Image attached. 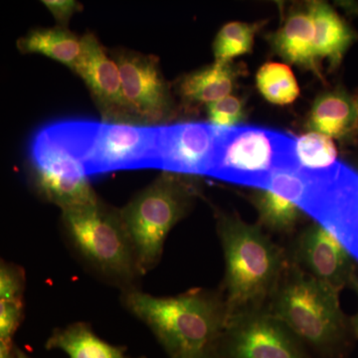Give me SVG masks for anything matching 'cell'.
<instances>
[{"mask_svg":"<svg viewBox=\"0 0 358 358\" xmlns=\"http://www.w3.org/2000/svg\"><path fill=\"white\" fill-rule=\"evenodd\" d=\"M22 317L20 299L0 300V339H10Z\"/></svg>","mask_w":358,"mask_h":358,"instance_id":"26","label":"cell"},{"mask_svg":"<svg viewBox=\"0 0 358 358\" xmlns=\"http://www.w3.org/2000/svg\"><path fill=\"white\" fill-rule=\"evenodd\" d=\"M42 3L48 8L61 27L64 28L72 16L83 9L82 4L74 0H46Z\"/></svg>","mask_w":358,"mask_h":358,"instance_id":"28","label":"cell"},{"mask_svg":"<svg viewBox=\"0 0 358 358\" xmlns=\"http://www.w3.org/2000/svg\"><path fill=\"white\" fill-rule=\"evenodd\" d=\"M29 160L33 181L40 194L62 211L98 201L79 160L42 129L30 141Z\"/></svg>","mask_w":358,"mask_h":358,"instance_id":"9","label":"cell"},{"mask_svg":"<svg viewBox=\"0 0 358 358\" xmlns=\"http://www.w3.org/2000/svg\"><path fill=\"white\" fill-rule=\"evenodd\" d=\"M237 76V68L232 63L215 62L183 77L178 93L185 102L209 105L229 96Z\"/></svg>","mask_w":358,"mask_h":358,"instance_id":"18","label":"cell"},{"mask_svg":"<svg viewBox=\"0 0 358 358\" xmlns=\"http://www.w3.org/2000/svg\"><path fill=\"white\" fill-rule=\"evenodd\" d=\"M308 127L331 138H345L358 129L355 100L343 91L322 94L313 103Z\"/></svg>","mask_w":358,"mask_h":358,"instance_id":"16","label":"cell"},{"mask_svg":"<svg viewBox=\"0 0 358 358\" xmlns=\"http://www.w3.org/2000/svg\"><path fill=\"white\" fill-rule=\"evenodd\" d=\"M301 210L331 231L358 263V171L343 162L310 171Z\"/></svg>","mask_w":358,"mask_h":358,"instance_id":"8","label":"cell"},{"mask_svg":"<svg viewBox=\"0 0 358 358\" xmlns=\"http://www.w3.org/2000/svg\"><path fill=\"white\" fill-rule=\"evenodd\" d=\"M250 199L258 211L260 223L273 232L291 234L305 215L293 202L267 189L255 188Z\"/></svg>","mask_w":358,"mask_h":358,"instance_id":"21","label":"cell"},{"mask_svg":"<svg viewBox=\"0 0 358 358\" xmlns=\"http://www.w3.org/2000/svg\"><path fill=\"white\" fill-rule=\"evenodd\" d=\"M109 53L119 68L122 98L131 124L159 127L173 120L176 106L159 59L124 48Z\"/></svg>","mask_w":358,"mask_h":358,"instance_id":"10","label":"cell"},{"mask_svg":"<svg viewBox=\"0 0 358 358\" xmlns=\"http://www.w3.org/2000/svg\"><path fill=\"white\" fill-rule=\"evenodd\" d=\"M308 9L315 27V50L317 60L327 59L331 67H336L355 40V33L329 4L312 2Z\"/></svg>","mask_w":358,"mask_h":358,"instance_id":"17","label":"cell"},{"mask_svg":"<svg viewBox=\"0 0 358 358\" xmlns=\"http://www.w3.org/2000/svg\"><path fill=\"white\" fill-rule=\"evenodd\" d=\"M273 46L289 63L312 71L320 77L319 60L315 50V27L310 9L289 14L273 36Z\"/></svg>","mask_w":358,"mask_h":358,"instance_id":"15","label":"cell"},{"mask_svg":"<svg viewBox=\"0 0 358 358\" xmlns=\"http://www.w3.org/2000/svg\"><path fill=\"white\" fill-rule=\"evenodd\" d=\"M338 294L289 260L265 310L299 341L331 352L343 343L348 326Z\"/></svg>","mask_w":358,"mask_h":358,"instance_id":"4","label":"cell"},{"mask_svg":"<svg viewBox=\"0 0 358 358\" xmlns=\"http://www.w3.org/2000/svg\"><path fill=\"white\" fill-rule=\"evenodd\" d=\"M176 358H221L214 353V350H208V352H203L199 353H194V355H185V357H179Z\"/></svg>","mask_w":358,"mask_h":358,"instance_id":"31","label":"cell"},{"mask_svg":"<svg viewBox=\"0 0 358 358\" xmlns=\"http://www.w3.org/2000/svg\"><path fill=\"white\" fill-rule=\"evenodd\" d=\"M23 275L20 270L0 261V300L20 299Z\"/></svg>","mask_w":358,"mask_h":358,"instance_id":"27","label":"cell"},{"mask_svg":"<svg viewBox=\"0 0 358 358\" xmlns=\"http://www.w3.org/2000/svg\"><path fill=\"white\" fill-rule=\"evenodd\" d=\"M207 117L212 126L222 129L234 128L246 117L244 103L237 96H225L207 105Z\"/></svg>","mask_w":358,"mask_h":358,"instance_id":"25","label":"cell"},{"mask_svg":"<svg viewBox=\"0 0 358 358\" xmlns=\"http://www.w3.org/2000/svg\"><path fill=\"white\" fill-rule=\"evenodd\" d=\"M124 308L157 336L171 358L213 350L228 324L222 293L195 289L176 296L122 291Z\"/></svg>","mask_w":358,"mask_h":358,"instance_id":"1","label":"cell"},{"mask_svg":"<svg viewBox=\"0 0 358 358\" xmlns=\"http://www.w3.org/2000/svg\"><path fill=\"white\" fill-rule=\"evenodd\" d=\"M41 129L79 160L88 176L157 169L159 127L61 120Z\"/></svg>","mask_w":358,"mask_h":358,"instance_id":"3","label":"cell"},{"mask_svg":"<svg viewBox=\"0 0 358 358\" xmlns=\"http://www.w3.org/2000/svg\"><path fill=\"white\" fill-rule=\"evenodd\" d=\"M17 47L22 53L40 54L72 69L81 55V37L67 28H37L21 37Z\"/></svg>","mask_w":358,"mask_h":358,"instance_id":"19","label":"cell"},{"mask_svg":"<svg viewBox=\"0 0 358 358\" xmlns=\"http://www.w3.org/2000/svg\"><path fill=\"white\" fill-rule=\"evenodd\" d=\"M355 103H357V112H358V96H357V100H355Z\"/></svg>","mask_w":358,"mask_h":358,"instance_id":"33","label":"cell"},{"mask_svg":"<svg viewBox=\"0 0 358 358\" xmlns=\"http://www.w3.org/2000/svg\"><path fill=\"white\" fill-rule=\"evenodd\" d=\"M217 230L225 260L223 298L228 322L265 310L289 262L286 252L260 227L222 214Z\"/></svg>","mask_w":358,"mask_h":358,"instance_id":"2","label":"cell"},{"mask_svg":"<svg viewBox=\"0 0 358 358\" xmlns=\"http://www.w3.org/2000/svg\"><path fill=\"white\" fill-rule=\"evenodd\" d=\"M199 195L192 176L164 171L121 210L141 275L159 264L169 233Z\"/></svg>","mask_w":358,"mask_h":358,"instance_id":"5","label":"cell"},{"mask_svg":"<svg viewBox=\"0 0 358 358\" xmlns=\"http://www.w3.org/2000/svg\"><path fill=\"white\" fill-rule=\"evenodd\" d=\"M219 128L207 122L159 127L157 169L183 176H208L215 157Z\"/></svg>","mask_w":358,"mask_h":358,"instance_id":"12","label":"cell"},{"mask_svg":"<svg viewBox=\"0 0 358 358\" xmlns=\"http://www.w3.org/2000/svg\"><path fill=\"white\" fill-rule=\"evenodd\" d=\"M350 287H352L353 291L357 293L358 298V268H357V271H355V274L352 275V279H350ZM350 326H352V329L355 336L358 338V312L357 315L352 317Z\"/></svg>","mask_w":358,"mask_h":358,"instance_id":"29","label":"cell"},{"mask_svg":"<svg viewBox=\"0 0 358 358\" xmlns=\"http://www.w3.org/2000/svg\"><path fill=\"white\" fill-rule=\"evenodd\" d=\"M17 358H30V357H28L27 355H25V353L20 352V350H17Z\"/></svg>","mask_w":358,"mask_h":358,"instance_id":"32","label":"cell"},{"mask_svg":"<svg viewBox=\"0 0 358 358\" xmlns=\"http://www.w3.org/2000/svg\"><path fill=\"white\" fill-rule=\"evenodd\" d=\"M71 244L88 265L122 291L134 289L141 275L121 210L95 203L62 211Z\"/></svg>","mask_w":358,"mask_h":358,"instance_id":"6","label":"cell"},{"mask_svg":"<svg viewBox=\"0 0 358 358\" xmlns=\"http://www.w3.org/2000/svg\"><path fill=\"white\" fill-rule=\"evenodd\" d=\"M81 42V55L71 70L86 84L103 122L131 124L114 59L95 35L85 34Z\"/></svg>","mask_w":358,"mask_h":358,"instance_id":"14","label":"cell"},{"mask_svg":"<svg viewBox=\"0 0 358 358\" xmlns=\"http://www.w3.org/2000/svg\"><path fill=\"white\" fill-rule=\"evenodd\" d=\"M289 260L338 292L350 286L358 268V263L338 238L315 221L301 233Z\"/></svg>","mask_w":358,"mask_h":358,"instance_id":"13","label":"cell"},{"mask_svg":"<svg viewBox=\"0 0 358 358\" xmlns=\"http://www.w3.org/2000/svg\"><path fill=\"white\" fill-rule=\"evenodd\" d=\"M220 341L227 358H306L300 341L265 310L230 319Z\"/></svg>","mask_w":358,"mask_h":358,"instance_id":"11","label":"cell"},{"mask_svg":"<svg viewBox=\"0 0 358 358\" xmlns=\"http://www.w3.org/2000/svg\"><path fill=\"white\" fill-rule=\"evenodd\" d=\"M259 25L230 22L221 28L214 41L215 62H231L233 58L252 50Z\"/></svg>","mask_w":358,"mask_h":358,"instance_id":"23","label":"cell"},{"mask_svg":"<svg viewBox=\"0 0 358 358\" xmlns=\"http://www.w3.org/2000/svg\"><path fill=\"white\" fill-rule=\"evenodd\" d=\"M257 87L268 102L285 106L294 103L300 95V88L289 66L267 63L256 76Z\"/></svg>","mask_w":358,"mask_h":358,"instance_id":"22","label":"cell"},{"mask_svg":"<svg viewBox=\"0 0 358 358\" xmlns=\"http://www.w3.org/2000/svg\"><path fill=\"white\" fill-rule=\"evenodd\" d=\"M300 167L296 138L261 128H219L215 157L208 176L244 186L262 188L274 171Z\"/></svg>","mask_w":358,"mask_h":358,"instance_id":"7","label":"cell"},{"mask_svg":"<svg viewBox=\"0 0 358 358\" xmlns=\"http://www.w3.org/2000/svg\"><path fill=\"white\" fill-rule=\"evenodd\" d=\"M296 155L303 169L320 171L336 164L338 150L331 138L310 131L296 138Z\"/></svg>","mask_w":358,"mask_h":358,"instance_id":"24","label":"cell"},{"mask_svg":"<svg viewBox=\"0 0 358 358\" xmlns=\"http://www.w3.org/2000/svg\"><path fill=\"white\" fill-rule=\"evenodd\" d=\"M0 358H11L10 339H0Z\"/></svg>","mask_w":358,"mask_h":358,"instance_id":"30","label":"cell"},{"mask_svg":"<svg viewBox=\"0 0 358 358\" xmlns=\"http://www.w3.org/2000/svg\"><path fill=\"white\" fill-rule=\"evenodd\" d=\"M48 350H61L69 358H131L124 348L106 343L83 322L56 329L46 343Z\"/></svg>","mask_w":358,"mask_h":358,"instance_id":"20","label":"cell"}]
</instances>
